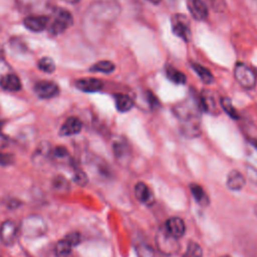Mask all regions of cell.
Segmentation results:
<instances>
[{
    "label": "cell",
    "instance_id": "83f0119b",
    "mask_svg": "<svg viewBox=\"0 0 257 257\" xmlns=\"http://www.w3.org/2000/svg\"><path fill=\"white\" fill-rule=\"evenodd\" d=\"M220 104L222 106V108L224 109V111L229 115L231 116L232 118H238L239 115H238V112L236 111L235 107L233 106L232 104V101L230 98L228 97H222L220 99Z\"/></svg>",
    "mask_w": 257,
    "mask_h": 257
},
{
    "label": "cell",
    "instance_id": "f546056e",
    "mask_svg": "<svg viewBox=\"0 0 257 257\" xmlns=\"http://www.w3.org/2000/svg\"><path fill=\"white\" fill-rule=\"evenodd\" d=\"M16 2L23 10L32 11L41 7L44 3V0H16Z\"/></svg>",
    "mask_w": 257,
    "mask_h": 257
},
{
    "label": "cell",
    "instance_id": "ab89813d",
    "mask_svg": "<svg viewBox=\"0 0 257 257\" xmlns=\"http://www.w3.org/2000/svg\"><path fill=\"white\" fill-rule=\"evenodd\" d=\"M2 125H3V124H2V122H1V121H0V130H1V127H2Z\"/></svg>",
    "mask_w": 257,
    "mask_h": 257
},
{
    "label": "cell",
    "instance_id": "836d02e7",
    "mask_svg": "<svg viewBox=\"0 0 257 257\" xmlns=\"http://www.w3.org/2000/svg\"><path fill=\"white\" fill-rule=\"evenodd\" d=\"M14 163V157L10 154L0 153V165L1 166H10Z\"/></svg>",
    "mask_w": 257,
    "mask_h": 257
},
{
    "label": "cell",
    "instance_id": "44dd1931",
    "mask_svg": "<svg viewBox=\"0 0 257 257\" xmlns=\"http://www.w3.org/2000/svg\"><path fill=\"white\" fill-rule=\"evenodd\" d=\"M72 247L73 246L71 243L67 239L63 238L56 243L54 247V253L57 257H67L70 254Z\"/></svg>",
    "mask_w": 257,
    "mask_h": 257
},
{
    "label": "cell",
    "instance_id": "cb8c5ba5",
    "mask_svg": "<svg viewBox=\"0 0 257 257\" xmlns=\"http://www.w3.org/2000/svg\"><path fill=\"white\" fill-rule=\"evenodd\" d=\"M114 64L109 60H100L94 63L90 67V71L93 72H101V73H110L114 70Z\"/></svg>",
    "mask_w": 257,
    "mask_h": 257
},
{
    "label": "cell",
    "instance_id": "8992f818",
    "mask_svg": "<svg viewBox=\"0 0 257 257\" xmlns=\"http://www.w3.org/2000/svg\"><path fill=\"white\" fill-rule=\"evenodd\" d=\"M234 76L237 82L246 89H251L256 84V75L253 70L244 63H237L234 68Z\"/></svg>",
    "mask_w": 257,
    "mask_h": 257
},
{
    "label": "cell",
    "instance_id": "d4e9b609",
    "mask_svg": "<svg viewBox=\"0 0 257 257\" xmlns=\"http://www.w3.org/2000/svg\"><path fill=\"white\" fill-rule=\"evenodd\" d=\"M193 69L197 72V74L200 76L201 80L207 84H210L213 82V75L211 73V71L207 68V67H204L198 63H194L193 65Z\"/></svg>",
    "mask_w": 257,
    "mask_h": 257
},
{
    "label": "cell",
    "instance_id": "7402d4cb",
    "mask_svg": "<svg viewBox=\"0 0 257 257\" xmlns=\"http://www.w3.org/2000/svg\"><path fill=\"white\" fill-rule=\"evenodd\" d=\"M201 108L208 112H213L216 109V103L214 96L209 91H203L200 98Z\"/></svg>",
    "mask_w": 257,
    "mask_h": 257
},
{
    "label": "cell",
    "instance_id": "9c48e42d",
    "mask_svg": "<svg viewBox=\"0 0 257 257\" xmlns=\"http://www.w3.org/2000/svg\"><path fill=\"white\" fill-rule=\"evenodd\" d=\"M34 91L36 95L42 99H49L56 96L59 93V87L57 83L50 80H41L34 85Z\"/></svg>",
    "mask_w": 257,
    "mask_h": 257
},
{
    "label": "cell",
    "instance_id": "2e32d148",
    "mask_svg": "<svg viewBox=\"0 0 257 257\" xmlns=\"http://www.w3.org/2000/svg\"><path fill=\"white\" fill-rule=\"evenodd\" d=\"M0 86L7 91H18L21 89V81L20 78L13 73H7L1 76L0 78Z\"/></svg>",
    "mask_w": 257,
    "mask_h": 257
},
{
    "label": "cell",
    "instance_id": "e0dca14e",
    "mask_svg": "<svg viewBox=\"0 0 257 257\" xmlns=\"http://www.w3.org/2000/svg\"><path fill=\"white\" fill-rule=\"evenodd\" d=\"M226 185L232 191H240L245 186V178L239 171L232 170L227 176Z\"/></svg>",
    "mask_w": 257,
    "mask_h": 257
},
{
    "label": "cell",
    "instance_id": "d6a6232c",
    "mask_svg": "<svg viewBox=\"0 0 257 257\" xmlns=\"http://www.w3.org/2000/svg\"><path fill=\"white\" fill-rule=\"evenodd\" d=\"M137 252L139 257H155L154 250L144 243H140V245L137 246Z\"/></svg>",
    "mask_w": 257,
    "mask_h": 257
},
{
    "label": "cell",
    "instance_id": "277c9868",
    "mask_svg": "<svg viewBox=\"0 0 257 257\" xmlns=\"http://www.w3.org/2000/svg\"><path fill=\"white\" fill-rule=\"evenodd\" d=\"M72 23L73 18L69 11L65 9H57L55 11L54 18L48 27L49 34L57 36L66 31L72 25Z\"/></svg>",
    "mask_w": 257,
    "mask_h": 257
},
{
    "label": "cell",
    "instance_id": "30bf717a",
    "mask_svg": "<svg viewBox=\"0 0 257 257\" xmlns=\"http://www.w3.org/2000/svg\"><path fill=\"white\" fill-rule=\"evenodd\" d=\"M49 22V18L46 15L42 14H35L29 15L24 18L23 24L24 26L33 32H40L47 28Z\"/></svg>",
    "mask_w": 257,
    "mask_h": 257
},
{
    "label": "cell",
    "instance_id": "4fadbf2b",
    "mask_svg": "<svg viewBox=\"0 0 257 257\" xmlns=\"http://www.w3.org/2000/svg\"><path fill=\"white\" fill-rule=\"evenodd\" d=\"M82 127V123L79 118L76 116H69L65 119V121L62 123L59 134L64 137L77 135Z\"/></svg>",
    "mask_w": 257,
    "mask_h": 257
},
{
    "label": "cell",
    "instance_id": "5b68a950",
    "mask_svg": "<svg viewBox=\"0 0 257 257\" xmlns=\"http://www.w3.org/2000/svg\"><path fill=\"white\" fill-rule=\"evenodd\" d=\"M156 244L158 249L166 254V255H173L179 251L180 245L178 239L168 234L165 229L160 230L156 237Z\"/></svg>",
    "mask_w": 257,
    "mask_h": 257
},
{
    "label": "cell",
    "instance_id": "d590c367",
    "mask_svg": "<svg viewBox=\"0 0 257 257\" xmlns=\"http://www.w3.org/2000/svg\"><path fill=\"white\" fill-rule=\"evenodd\" d=\"M8 145V139L0 132V149L5 148Z\"/></svg>",
    "mask_w": 257,
    "mask_h": 257
},
{
    "label": "cell",
    "instance_id": "484cf974",
    "mask_svg": "<svg viewBox=\"0 0 257 257\" xmlns=\"http://www.w3.org/2000/svg\"><path fill=\"white\" fill-rule=\"evenodd\" d=\"M51 157L56 161L69 162L70 164H72V160L70 159L67 150L63 147H56L54 150H52L51 151Z\"/></svg>",
    "mask_w": 257,
    "mask_h": 257
},
{
    "label": "cell",
    "instance_id": "7a4b0ae2",
    "mask_svg": "<svg viewBox=\"0 0 257 257\" xmlns=\"http://www.w3.org/2000/svg\"><path fill=\"white\" fill-rule=\"evenodd\" d=\"M200 100L192 98H188L174 107V112L180 120L181 130L187 137L194 138L200 135Z\"/></svg>",
    "mask_w": 257,
    "mask_h": 257
},
{
    "label": "cell",
    "instance_id": "f35d334b",
    "mask_svg": "<svg viewBox=\"0 0 257 257\" xmlns=\"http://www.w3.org/2000/svg\"><path fill=\"white\" fill-rule=\"evenodd\" d=\"M149 2H151V3H153V4H159L162 0H148Z\"/></svg>",
    "mask_w": 257,
    "mask_h": 257
},
{
    "label": "cell",
    "instance_id": "3957f363",
    "mask_svg": "<svg viewBox=\"0 0 257 257\" xmlns=\"http://www.w3.org/2000/svg\"><path fill=\"white\" fill-rule=\"evenodd\" d=\"M20 232L24 237L29 239L39 238L47 232V225L41 216L30 215L21 221Z\"/></svg>",
    "mask_w": 257,
    "mask_h": 257
},
{
    "label": "cell",
    "instance_id": "ffe728a7",
    "mask_svg": "<svg viewBox=\"0 0 257 257\" xmlns=\"http://www.w3.org/2000/svg\"><path fill=\"white\" fill-rule=\"evenodd\" d=\"M134 105L133 99L126 94H116L115 95V106L120 112H126L132 109Z\"/></svg>",
    "mask_w": 257,
    "mask_h": 257
},
{
    "label": "cell",
    "instance_id": "e575fe53",
    "mask_svg": "<svg viewBox=\"0 0 257 257\" xmlns=\"http://www.w3.org/2000/svg\"><path fill=\"white\" fill-rule=\"evenodd\" d=\"M64 238L67 239V240L71 243V245H72L73 247L76 246V245H78V244L80 243V235H79V233H77V232H71V233H69L68 235H66Z\"/></svg>",
    "mask_w": 257,
    "mask_h": 257
},
{
    "label": "cell",
    "instance_id": "6da1fadb",
    "mask_svg": "<svg viewBox=\"0 0 257 257\" xmlns=\"http://www.w3.org/2000/svg\"><path fill=\"white\" fill-rule=\"evenodd\" d=\"M119 13L120 7L115 0L93 1L83 16L82 24L85 35L96 39L117 19Z\"/></svg>",
    "mask_w": 257,
    "mask_h": 257
},
{
    "label": "cell",
    "instance_id": "603a6c76",
    "mask_svg": "<svg viewBox=\"0 0 257 257\" xmlns=\"http://www.w3.org/2000/svg\"><path fill=\"white\" fill-rule=\"evenodd\" d=\"M166 74H167V77H168L171 81H173V82H175V83L184 84V83H186V81H187L186 75H185L182 71L178 70V69L175 68V67H172V66L167 67V68H166Z\"/></svg>",
    "mask_w": 257,
    "mask_h": 257
},
{
    "label": "cell",
    "instance_id": "ba28073f",
    "mask_svg": "<svg viewBox=\"0 0 257 257\" xmlns=\"http://www.w3.org/2000/svg\"><path fill=\"white\" fill-rule=\"evenodd\" d=\"M18 227L12 220H5L0 226V241L6 245L11 246L15 243L18 236Z\"/></svg>",
    "mask_w": 257,
    "mask_h": 257
},
{
    "label": "cell",
    "instance_id": "8d00e7d4",
    "mask_svg": "<svg viewBox=\"0 0 257 257\" xmlns=\"http://www.w3.org/2000/svg\"><path fill=\"white\" fill-rule=\"evenodd\" d=\"M20 205V202L19 201H17V200H11L10 202H9V208H11V209H14V208H17L18 206Z\"/></svg>",
    "mask_w": 257,
    "mask_h": 257
},
{
    "label": "cell",
    "instance_id": "7c38bea8",
    "mask_svg": "<svg viewBox=\"0 0 257 257\" xmlns=\"http://www.w3.org/2000/svg\"><path fill=\"white\" fill-rule=\"evenodd\" d=\"M187 6L191 15L196 20L202 21L208 17L209 10L206 3L203 0H188Z\"/></svg>",
    "mask_w": 257,
    "mask_h": 257
},
{
    "label": "cell",
    "instance_id": "ac0fdd59",
    "mask_svg": "<svg viewBox=\"0 0 257 257\" xmlns=\"http://www.w3.org/2000/svg\"><path fill=\"white\" fill-rule=\"evenodd\" d=\"M190 190L191 193L195 199V201L200 205V206H208L210 203V199L205 192V190L198 184H191L190 185Z\"/></svg>",
    "mask_w": 257,
    "mask_h": 257
},
{
    "label": "cell",
    "instance_id": "b9f144b4",
    "mask_svg": "<svg viewBox=\"0 0 257 257\" xmlns=\"http://www.w3.org/2000/svg\"><path fill=\"white\" fill-rule=\"evenodd\" d=\"M255 2H256V4H257V0H255Z\"/></svg>",
    "mask_w": 257,
    "mask_h": 257
},
{
    "label": "cell",
    "instance_id": "9a60e30c",
    "mask_svg": "<svg viewBox=\"0 0 257 257\" xmlns=\"http://www.w3.org/2000/svg\"><path fill=\"white\" fill-rule=\"evenodd\" d=\"M135 195L139 202L146 205H151L154 202V195L151 189L143 182H139L135 186Z\"/></svg>",
    "mask_w": 257,
    "mask_h": 257
},
{
    "label": "cell",
    "instance_id": "8fae6325",
    "mask_svg": "<svg viewBox=\"0 0 257 257\" xmlns=\"http://www.w3.org/2000/svg\"><path fill=\"white\" fill-rule=\"evenodd\" d=\"M164 229L168 234L179 239L182 236H184L186 232V225L181 218L172 217L166 221Z\"/></svg>",
    "mask_w": 257,
    "mask_h": 257
},
{
    "label": "cell",
    "instance_id": "f1b7e54d",
    "mask_svg": "<svg viewBox=\"0 0 257 257\" xmlns=\"http://www.w3.org/2000/svg\"><path fill=\"white\" fill-rule=\"evenodd\" d=\"M52 187L55 191L57 192H61V193H65L69 190V183L68 181L62 177V176H56L53 179L52 182Z\"/></svg>",
    "mask_w": 257,
    "mask_h": 257
},
{
    "label": "cell",
    "instance_id": "4316f807",
    "mask_svg": "<svg viewBox=\"0 0 257 257\" xmlns=\"http://www.w3.org/2000/svg\"><path fill=\"white\" fill-rule=\"evenodd\" d=\"M38 68L46 73H51L55 70V63L54 61L52 60V58L48 57V56H45V57H42L38 60Z\"/></svg>",
    "mask_w": 257,
    "mask_h": 257
},
{
    "label": "cell",
    "instance_id": "1f68e13d",
    "mask_svg": "<svg viewBox=\"0 0 257 257\" xmlns=\"http://www.w3.org/2000/svg\"><path fill=\"white\" fill-rule=\"evenodd\" d=\"M72 165H73V163H72ZM73 170H74V174H73L74 182L79 186H85L88 181L86 174L81 169H79L78 167H76L74 165H73Z\"/></svg>",
    "mask_w": 257,
    "mask_h": 257
},
{
    "label": "cell",
    "instance_id": "52a82bcc",
    "mask_svg": "<svg viewBox=\"0 0 257 257\" xmlns=\"http://www.w3.org/2000/svg\"><path fill=\"white\" fill-rule=\"evenodd\" d=\"M171 25L173 33L182 38L185 41H188L191 36V28L189 19L183 14H174L171 18Z\"/></svg>",
    "mask_w": 257,
    "mask_h": 257
},
{
    "label": "cell",
    "instance_id": "5bb4252c",
    "mask_svg": "<svg viewBox=\"0 0 257 257\" xmlns=\"http://www.w3.org/2000/svg\"><path fill=\"white\" fill-rule=\"evenodd\" d=\"M75 86L79 90L84 92H96L102 88L103 83L101 80L97 78L89 77V78H81L76 80Z\"/></svg>",
    "mask_w": 257,
    "mask_h": 257
},
{
    "label": "cell",
    "instance_id": "60d3db41",
    "mask_svg": "<svg viewBox=\"0 0 257 257\" xmlns=\"http://www.w3.org/2000/svg\"><path fill=\"white\" fill-rule=\"evenodd\" d=\"M221 257H230V256H228V255H224V256H221Z\"/></svg>",
    "mask_w": 257,
    "mask_h": 257
},
{
    "label": "cell",
    "instance_id": "d6986e66",
    "mask_svg": "<svg viewBox=\"0 0 257 257\" xmlns=\"http://www.w3.org/2000/svg\"><path fill=\"white\" fill-rule=\"evenodd\" d=\"M113 154L119 162H124L130 156V148L124 141H115L113 143Z\"/></svg>",
    "mask_w": 257,
    "mask_h": 257
},
{
    "label": "cell",
    "instance_id": "4dcf8cb0",
    "mask_svg": "<svg viewBox=\"0 0 257 257\" xmlns=\"http://www.w3.org/2000/svg\"><path fill=\"white\" fill-rule=\"evenodd\" d=\"M202 255L203 251L200 245L196 242L191 241L187 246V250L184 254V257H202Z\"/></svg>",
    "mask_w": 257,
    "mask_h": 257
},
{
    "label": "cell",
    "instance_id": "74e56055",
    "mask_svg": "<svg viewBox=\"0 0 257 257\" xmlns=\"http://www.w3.org/2000/svg\"><path fill=\"white\" fill-rule=\"evenodd\" d=\"M63 1H65V2H67V3H71V4H76V3L79 2L80 0H63Z\"/></svg>",
    "mask_w": 257,
    "mask_h": 257
}]
</instances>
